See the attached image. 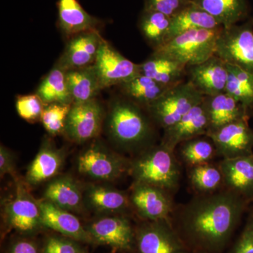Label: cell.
Wrapping results in <instances>:
<instances>
[{"label":"cell","instance_id":"cell-1","mask_svg":"<svg viewBox=\"0 0 253 253\" xmlns=\"http://www.w3.org/2000/svg\"><path fill=\"white\" fill-rule=\"evenodd\" d=\"M249 204L226 189L199 194L173 212L175 224H172L186 245L201 253L219 252L229 242Z\"/></svg>","mask_w":253,"mask_h":253},{"label":"cell","instance_id":"cell-2","mask_svg":"<svg viewBox=\"0 0 253 253\" xmlns=\"http://www.w3.org/2000/svg\"><path fill=\"white\" fill-rule=\"evenodd\" d=\"M104 123L109 139L126 153L136 155L156 144L154 123L149 113L124 96L112 100Z\"/></svg>","mask_w":253,"mask_h":253},{"label":"cell","instance_id":"cell-3","mask_svg":"<svg viewBox=\"0 0 253 253\" xmlns=\"http://www.w3.org/2000/svg\"><path fill=\"white\" fill-rule=\"evenodd\" d=\"M128 174L134 182L158 186L172 194L180 183L181 166L175 151L160 143L136 154L130 161Z\"/></svg>","mask_w":253,"mask_h":253},{"label":"cell","instance_id":"cell-4","mask_svg":"<svg viewBox=\"0 0 253 253\" xmlns=\"http://www.w3.org/2000/svg\"><path fill=\"white\" fill-rule=\"evenodd\" d=\"M222 28L186 32L154 51L175 60L186 67L199 64L215 55L217 38Z\"/></svg>","mask_w":253,"mask_h":253},{"label":"cell","instance_id":"cell-5","mask_svg":"<svg viewBox=\"0 0 253 253\" xmlns=\"http://www.w3.org/2000/svg\"><path fill=\"white\" fill-rule=\"evenodd\" d=\"M204 97L186 80L168 89L146 111L155 125L166 129L201 104Z\"/></svg>","mask_w":253,"mask_h":253},{"label":"cell","instance_id":"cell-6","mask_svg":"<svg viewBox=\"0 0 253 253\" xmlns=\"http://www.w3.org/2000/svg\"><path fill=\"white\" fill-rule=\"evenodd\" d=\"M130 161L111 151L99 141H94L78 156V172L99 181H111L129 173Z\"/></svg>","mask_w":253,"mask_h":253},{"label":"cell","instance_id":"cell-7","mask_svg":"<svg viewBox=\"0 0 253 253\" xmlns=\"http://www.w3.org/2000/svg\"><path fill=\"white\" fill-rule=\"evenodd\" d=\"M215 55L253 75V22L222 28L216 44Z\"/></svg>","mask_w":253,"mask_h":253},{"label":"cell","instance_id":"cell-8","mask_svg":"<svg viewBox=\"0 0 253 253\" xmlns=\"http://www.w3.org/2000/svg\"><path fill=\"white\" fill-rule=\"evenodd\" d=\"M136 253H186V245L170 220L144 221L136 228Z\"/></svg>","mask_w":253,"mask_h":253},{"label":"cell","instance_id":"cell-9","mask_svg":"<svg viewBox=\"0 0 253 253\" xmlns=\"http://www.w3.org/2000/svg\"><path fill=\"white\" fill-rule=\"evenodd\" d=\"M104 106L94 99L73 104L68 113L64 134L76 144H84L99 135L106 118Z\"/></svg>","mask_w":253,"mask_h":253},{"label":"cell","instance_id":"cell-10","mask_svg":"<svg viewBox=\"0 0 253 253\" xmlns=\"http://www.w3.org/2000/svg\"><path fill=\"white\" fill-rule=\"evenodd\" d=\"M84 226L94 244L122 251L134 249L136 229L124 214L101 215Z\"/></svg>","mask_w":253,"mask_h":253},{"label":"cell","instance_id":"cell-11","mask_svg":"<svg viewBox=\"0 0 253 253\" xmlns=\"http://www.w3.org/2000/svg\"><path fill=\"white\" fill-rule=\"evenodd\" d=\"M4 217L6 225L21 234H32L43 227L39 201L21 181L16 182L14 194L5 206Z\"/></svg>","mask_w":253,"mask_h":253},{"label":"cell","instance_id":"cell-12","mask_svg":"<svg viewBox=\"0 0 253 253\" xmlns=\"http://www.w3.org/2000/svg\"><path fill=\"white\" fill-rule=\"evenodd\" d=\"M171 194L158 186L134 182L129 197L133 211L144 221L170 220L174 211Z\"/></svg>","mask_w":253,"mask_h":253},{"label":"cell","instance_id":"cell-13","mask_svg":"<svg viewBox=\"0 0 253 253\" xmlns=\"http://www.w3.org/2000/svg\"><path fill=\"white\" fill-rule=\"evenodd\" d=\"M94 66L103 89L121 85L140 74L139 64L126 59L104 38Z\"/></svg>","mask_w":253,"mask_h":253},{"label":"cell","instance_id":"cell-14","mask_svg":"<svg viewBox=\"0 0 253 253\" xmlns=\"http://www.w3.org/2000/svg\"><path fill=\"white\" fill-rule=\"evenodd\" d=\"M222 158H234L253 154V129L249 120H240L208 131L207 135Z\"/></svg>","mask_w":253,"mask_h":253},{"label":"cell","instance_id":"cell-15","mask_svg":"<svg viewBox=\"0 0 253 253\" xmlns=\"http://www.w3.org/2000/svg\"><path fill=\"white\" fill-rule=\"evenodd\" d=\"M227 79V65L216 55L186 68V81L204 96L225 92Z\"/></svg>","mask_w":253,"mask_h":253},{"label":"cell","instance_id":"cell-16","mask_svg":"<svg viewBox=\"0 0 253 253\" xmlns=\"http://www.w3.org/2000/svg\"><path fill=\"white\" fill-rule=\"evenodd\" d=\"M102 39L97 30L71 37L56 64L65 71L91 66L97 57Z\"/></svg>","mask_w":253,"mask_h":253},{"label":"cell","instance_id":"cell-17","mask_svg":"<svg viewBox=\"0 0 253 253\" xmlns=\"http://www.w3.org/2000/svg\"><path fill=\"white\" fill-rule=\"evenodd\" d=\"M209 130V117L203 101L175 124L163 129L164 132L161 143L175 151L181 143L199 136H206Z\"/></svg>","mask_w":253,"mask_h":253},{"label":"cell","instance_id":"cell-18","mask_svg":"<svg viewBox=\"0 0 253 253\" xmlns=\"http://www.w3.org/2000/svg\"><path fill=\"white\" fill-rule=\"evenodd\" d=\"M42 225L81 243H92L85 226L74 213L42 199L39 201Z\"/></svg>","mask_w":253,"mask_h":253},{"label":"cell","instance_id":"cell-19","mask_svg":"<svg viewBox=\"0 0 253 253\" xmlns=\"http://www.w3.org/2000/svg\"><path fill=\"white\" fill-rule=\"evenodd\" d=\"M224 189L253 201V154L234 158H222L219 164Z\"/></svg>","mask_w":253,"mask_h":253},{"label":"cell","instance_id":"cell-20","mask_svg":"<svg viewBox=\"0 0 253 253\" xmlns=\"http://www.w3.org/2000/svg\"><path fill=\"white\" fill-rule=\"evenodd\" d=\"M65 153L49 138H44L34 160L28 168L26 184L36 186L57 176L64 164Z\"/></svg>","mask_w":253,"mask_h":253},{"label":"cell","instance_id":"cell-21","mask_svg":"<svg viewBox=\"0 0 253 253\" xmlns=\"http://www.w3.org/2000/svg\"><path fill=\"white\" fill-rule=\"evenodd\" d=\"M85 208L102 215L124 214L131 208L129 195L103 184H86L84 189Z\"/></svg>","mask_w":253,"mask_h":253},{"label":"cell","instance_id":"cell-22","mask_svg":"<svg viewBox=\"0 0 253 253\" xmlns=\"http://www.w3.org/2000/svg\"><path fill=\"white\" fill-rule=\"evenodd\" d=\"M43 199L73 213L83 212L85 208L84 189L71 176H56L50 180Z\"/></svg>","mask_w":253,"mask_h":253},{"label":"cell","instance_id":"cell-23","mask_svg":"<svg viewBox=\"0 0 253 253\" xmlns=\"http://www.w3.org/2000/svg\"><path fill=\"white\" fill-rule=\"evenodd\" d=\"M58 24L65 36L83 32L99 31L101 21L83 9L78 0H58Z\"/></svg>","mask_w":253,"mask_h":253},{"label":"cell","instance_id":"cell-24","mask_svg":"<svg viewBox=\"0 0 253 253\" xmlns=\"http://www.w3.org/2000/svg\"><path fill=\"white\" fill-rule=\"evenodd\" d=\"M204 101L209 117V131L240 120H249V111L227 93L205 96Z\"/></svg>","mask_w":253,"mask_h":253},{"label":"cell","instance_id":"cell-25","mask_svg":"<svg viewBox=\"0 0 253 253\" xmlns=\"http://www.w3.org/2000/svg\"><path fill=\"white\" fill-rule=\"evenodd\" d=\"M186 68L182 63L154 51L144 62L139 63L140 74L170 86L186 81Z\"/></svg>","mask_w":253,"mask_h":253},{"label":"cell","instance_id":"cell-26","mask_svg":"<svg viewBox=\"0 0 253 253\" xmlns=\"http://www.w3.org/2000/svg\"><path fill=\"white\" fill-rule=\"evenodd\" d=\"M66 81L73 104L96 99L103 90L94 64L66 71Z\"/></svg>","mask_w":253,"mask_h":253},{"label":"cell","instance_id":"cell-27","mask_svg":"<svg viewBox=\"0 0 253 253\" xmlns=\"http://www.w3.org/2000/svg\"><path fill=\"white\" fill-rule=\"evenodd\" d=\"M220 27L223 26L215 18L191 2L171 18L167 42L175 37L192 30L215 29Z\"/></svg>","mask_w":253,"mask_h":253},{"label":"cell","instance_id":"cell-28","mask_svg":"<svg viewBox=\"0 0 253 253\" xmlns=\"http://www.w3.org/2000/svg\"><path fill=\"white\" fill-rule=\"evenodd\" d=\"M212 16L224 28L238 24L248 17V0H191Z\"/></svg>","mask_w":253,"mask_h":253},{"label":"cell","instance_id":"cell-29","mask_svg":"<svg viewBox=\"0 0 253 253\" xmlns=\"http://www.w3.org/2000/svg\"><path fill=\"white\" fill-rule=\"evenodd\" d=\"M124 97L146 110L150 105L172 87L139 74L118 86Z\"/></svg>","mask_w":253,"mask_h":253},{"label":"cell","instance_id":"cell-30","mask_svg":"<svg viewBox=\"0 0 253 253\" xmlns=\"http://www.w3.org/2000/svg\"><path fill=\"white\" fill-rule=\"evenodd\" d=\"M171 18L153 10L144 9L141 12L138 21V28L145 41L154 51L167 42Z\"/></svg>","mask_w":253,"mask_h":253},{"label":"cell","instance_id":"cell-31","mask_svg":"<svg viewBox=\"0 0 253 253\" xmlns=\"http://www.w3.org/2000/svg\"><path fill=\"white\" fill-rule=\"evenodd\" d=\"M36 94L45 106L55 103L72 105L73 99L66 81V71L55 64L41 82Z\"/></svg>","mask_w":253,"mask_h":253},{"label":"cell","instance_id":"cell-32","mask_svg":"<svg viewBox=\"0 0 253 253\" xmlns=\"http://www.w3.org/2000/svg\"><path fill=\"white\" fill-rule=\"evenodd\" d=\"M226 65L228 79L225 92L251 112L253 109V75L234 65Z\"/></svg>","mask_w":253,"mask_h":253},{"label":"cell","instance_id":"cell-33","mask_svg":"<svg viewBox=\"0 0 253 253\" xmlns=\"http://www.w3.org/2000/svg\"><path fill=\"white\" fill-rule=\"evenodd\" d=\"M178 148L179 158L189 168L210 163L217 155L214 144L207 136L184 141Z\"/></svg>","mask_w":253,"mask_h":253},{"label":"cell","instance_id":"cell-34","mask_svg":"<svg viewBox=\"0 0 253 253\" xmlns=\"http://www.w3.org/2000/svg\"><path fill=\"white\" fill-rule=\"evenodd\" d=\"M189 180L199 194H212L224 186L220 168L211 163L190 168Z\"/></svg>","mask_w":253,"mask_h":253},{"label":"cell","instance_id":"cell-35","mask_svg":"<svg viewBox=\"0 0 253 253\" xmlns=\"http://www.w3.org/2000/svg\"><path fill=\"white\" fill-rule=\"evenodd\" d=\"M71 106L57 103L45 106L41 122L50 135L54 136L64 133L66 119Z\"/></svg>","mask_w":253,"mask_h":253},{"label":"cell","instance_id":"cell-36","mask_svg":"<svg viewBox=\"0 0 253 253\" xmlns=\"http://www.w3.org/2000/svg\"><path fill=\"white\" fill-rule=\"evenodd\" d=\"M45 105L38 94L18 96L16 101V109L18 116L29 123L41 121Z\"/></svg>","mask_w":253,"mask_h":253},{"label":"cell","instance_id":"cell-37","mask_svg":"<svg viewBox=\"0 0 253 253\" xmlns=\"http://www.w3.org/2000/svg\"><path fill=\"white\" fill-rule=\"evenodd\" d=\"M42 253H86L81 242L61 234L49 236L44 240Z\"/></svg>","mask_w":253,"mask_h":253},{"label":"cell","instance_id":"cell-38","mask_svg":"<svg viewBox=\"0 0 253 253\" xmlns=\"http://www.w3.org/2000/svg\"><path fill=\"white\" fill-rule=\"evenodd\" d=\"M191 3V0H144V9L158 11L173 17Z\"/></svg>","mask_w":253,"mask_h":253},{"label":"cell","instance_id":"cell-39","mask_svg":"<svg viewBox=\"0 0 253 253\" xmlns=\"http://www.w3.org/2000/svg\"><path fill=\"white\" fill-rule=\"evenodd\" d=\"M231 253H253V212L250 213L248 220Z\"/></svg>","mask_w":253,"mask_h":253},{"label":"cell","instance_id":"cell-40","mask_svg":"<svg viewBox=\"0 0 253 253\" xmlns=\"http://www.w3.org/2000/svg\"><path fill=\"white\" fill-rule=\"evenodd\" d=\"M0 174L16 178V161L12 151L1 145L0 147Z\"/></svg>","mask_w":253,"mask_h":253},{"label":"cell","instance_id":"cell-41","mask_svg":"<svg viewBox=\"0 0 253 253\" xmlns=\"http://www.w3.org/2000/svg\"><path fill=\"white\" fill-rule=\"evenodd\" d=\"M8 253H42L38 244L32 240L22 239L14 241Z\"/></svg>","mask_w":253,"mask_h":253},{"label":"cell","instance_id":"cell-42","mask_svg":"<svg viewBox=\"0 0 253 253\" xmlns=\"http://www.w3.org/2000/svg\"><path fill=\"white\" fill-rule=\"evenodd\" d=\"M199 253H201V252H200Z\"/></svg>","mask_w":253,"mask_h":253},{"label":"cell","instance_id":"cell-43","mask_svg":"<svg viewBox=\"0 0 253 253\" xmlns=\"http://www.w3.org/2000/svg\"></svg>","mask_w":253,"mask_h":253}]
</instances>
